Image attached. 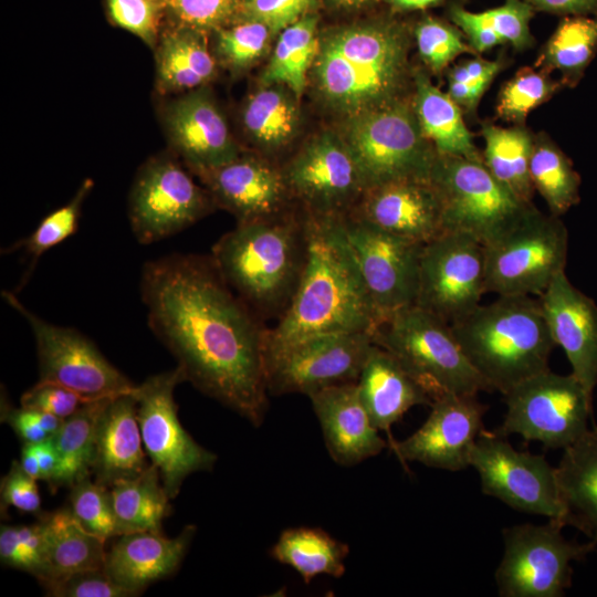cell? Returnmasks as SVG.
I'll use <instances>...</instances> for the list:
<instances>
[{"label": "cell", "mask_w": 597, "mask_h": 597, "mask_svg": "<svg viewBox=\"0 0 597 597\" xmlns=\"http://www.w3.org/2000/svg\"><path fill=\"white\" fill-rule=\"evenodd\" d=\"M23 470L33 479L40 480V467L33 443H23L21 449V461Z\"/></svg>", "instance_id": "6125c7cd"}, {"label": "cell", "mask_w": 597, "mask_h": 597, "mask_svg": "<svg viewBox=\"0 0 597 597\" xmlns=\"http://www.w3.org/2000/svg\"><path fill=\"white\" fill-rule=\"evenodd\" d=\"M503 396L507 410L494 431L500 436L520 434L546 448L565 449L589 429L593 398L573 374L558 375L548 368Z\"/></svg>", "instance_id": "8fae6325"}, {"label": "cell", "mask_w": 597, "mask_h": 597, "mask_svg": "<svg viewBox=\"0 0 597 597\" xmlns=\"http://www.w3.org/2000/svg\"><path fill=\"white\" fill-rule=\"evenodd\" d=\"M505 438L483 430L470 448L469 467L479 473L482 492L517 511L564 523L555 468L542 454L514 449Z\"/></svg>", "instance_id": "5bb4252c"}, {"label": "cell", "mask_w": 597, "mask_h": 597, "mask_svg": "<svg viewBox=\"0 0 597 597\" xmlns=\"http://www.w3.org/2000/svg\"><path fill=\"white\" fill-rule=\"evenodd\" d=\"M349 214L422 244L444 232L441 200L430 180H400L368 189Z\"/></svg>", "instance_id": "7402d4cb"}, {"label": "cell", "mask_w": 597, "mask_h": 597, "mask_svg": "<svg viewBox=\"0 0 597 597\" xmlns=\"http://www.w3.org/2000/svg\"><path fill=\"white\" fill-rule=\"evenodd\" d=\"M565 524H519L502 531L504 552L494 578L501 597H561L572 585L570 563L584 559L597 543L567 541Z\"/></svg>", "instance_id": "30bf717a"}, {"label": "cell", "mask_w": 597, "mask_h": 597, "mask_svg": "<svg viewBox=\"0 0 597 597\" xmlns=\"http://www.w3.org/2000/svg\"><path fill=\"white\" fill-rule=\"evenodd\" d=\"M422 426L389 448L406 465L419 462L429 468L460 471L469 467L470 448L483 429L486 407L476 396L446 394L431 404Z\"/></svg>", "instance_id": "ffe728a7"}, {"label": "cell", "mask_w": 597, "mask_h": 597, "mask_svg": "<svg viewBox=\"0 0 597 597\" xmlns=\"http://www.w3.org/2000/svg\"><path fill=\"white\" fill-rule=\"evenodd\" d=\"M181 25L197 30L220 29L233 15L238 0H165Z\"/></svg>", "instance_id": "681fc988"}, {"label": "cell", "mask_w": 597, "mask_h": 597, "mask_svg": "<svg viewBox=\"0 0 597 597\" xmlns=\"http://www.w3.org/2000/svg\"><path fill=\"white\" fill-rule=\"evenodd\" d=\"M363 402L379 430L388 434V447L395 441L390 427L411 407L431 406L432 399L385 348L375 344L357 379Z\"/></svg>", "instance_id": "83f0119b"}, {"label": "cell", "mask_w": 597, "mask_h": 597, "mask_svg": "<svg viewBox=\"0 0 597 597\" xmlns=\"http://www.w3.org/2000/svg\"><path fill=\"white\" fill-rule=\"evenodd\" d=\"M51 597H130L105 572L87 569L40 583Z\"/></svg>", "instance_id": "7dc6e473"}, {"label": "cell", "mask_w": 597, "mask_h": 597, "mask_svg": "<svg viewBox=\"0 0 597 597\" xmlns=\"http://www.w3.org/2000/svg\"><path fill=\"white\" fill-rule=\"evenodd\" d=\"M33 448L39 461L40 480L50 484L59 465V454L53 437L51 436L41 442L33 443Z\"/></svg>", "instance_id": "94428289"}, {"label": "cell", "mask_w": 597, "mask_h": 597, "mask_svg": "<svg viewBox=\"0 0 597 597\" xmlns=\"http://www.w3.org/2000/svg\"><path fill=\"white\" fill-rule=\"evenodd\" d=\"M305 217L279 214L238 222L212 247L211 259L233 292L262 320L289 306L305 261Z\"/></svg>", "instance_id": "277c9868"}, {"label": "cell", "mask_w": 597, "mask_h": 597, "mask_svg": "<svg viewBox=\"0 0 597 597\" xmlns=\"http://www.w3.org/2000/svg\"><path fill=\"white\" fill-rule=\"evenodd\" d=\"M343 223L379 325L416 304L422 243L389 233L347 214Z\"/></svg>", "instance_id": "ac0fdd59"}, {"label": "cell", "mask_w": 597, "mask_h": 597, "mask_svg": "<svg viewBox=\"0 0 597 597\" xmlns=\"http://www.w3.org/2000/svg\"><path fill=\"white\" fill-rule=\"evenodd\" d=\"M348 554L346 543L322 528L307 526L284 530L270 549L273 559L295 569L305 584L318 575L342 577Z\"/></svg>", "instance_id": "d6a6232c"}, {"label": "cell", "mask_w": 597, "mask_h": 597, "mask_svg": "<svg viewBox=\"0 0 597 597\" xmlns=\"http://www.w3.org/2000/svg\"><path fill=\"white\" fill-rule=\"evenodd\" d=\"M0 559L2 565L29 573V563L21 549L17 526L1 525Z\"/></svg>", "instance_id": "6f0895ef"}, {"label": "cell", "mask_w": 597, "mask_h": 597, "mask_svg": "<svg viewBox=\"0 0 597 597\" xmlns=\"http://www.w3.org/2000/svg\"><path fill=\"white\" fill-rule=\"evenodd\" d=\"M317 18L305 14L281 31L263 74L264 85H284L300 96L306 86L320 46Z\"/></svg>", "instance_id": "8d00e7d4"}, {"label": "cell", "mask_w": 597, "mask_h": 597, "mask_svg": "<svg viewBox=\"0 0 597 597\" xmlns=\"http://www.w3.org/2000/svg\"><path fill=\"white\" fill-rule=\"evenodd\" d=\"M305 261L291 302L266 332V360L308 337L376 332L379 318L343 217L305 216Z\"/></svg>", "instance_id": "7a4b0ae2"}, {"label": "cell", "mask_w": 597, "mask_h": 597, "mask_svg": "<svg viewBox=\"0 0 597 597\" xmlns=\"http://www.w3.org/2000/svg\"><path fill=\"white\" fill-rule=\"evenodd\" d=\"M282 171L290 193L306 205V214L345 217L365 192L349 149L333 134L308 142Z\"/></svg>", "instance_id": "d6986e66"}, {"label": "cell", "mask_w": 597, "mask_h": 597, "mask_svg": "<svg viewBox=\"0 0 597 597\" xmlns=\"http://www.w3.org/2000/svg\"><path fill=\"white\" fill-rule=\"evenodd\" d=\"M429 180L441 200L444 231L468 233L483 245L514 228L534 207L496 180L483 161L438 155Z\"/></svg>", "instance_id": "ba28073f"}, {"label": "cell", "mask_w": 597, "mask_h": 597, "mask_svg": "<svg viewBox=\"0 0 597 597\" xmlns=\"http://www.w3.org/2000/svg\"><path fill=\"white\" fill-rule=\"evenodd\" d=\"M210 199L174 159L160 157L142 167L130 190L128 218L144 245L179 233L205 217Z\"/></svg>", "instance_id": "2e32d148"}, {"label": "cell", "mask_w": 597, "mask_h": 597, "mask_svg": "<svg viewBox=\"0 0 597 597\" xmlns=\"http://www.w3.org/2000/svg\"><path fill=\"white\" fill-rule=\"evenodd\" d=\"M109 398L112 397L85 402L64 419L60 430L52 436L59 454V465L49 484L51 489L71 488L80 480L92 476L97 419Z\"/></svg>", "instance_id": "d590c367"}, {"label": "cell", "mask_w": 597, "mask_h": 597, "mask_svg": "<svg viewBox=\"0 0 597 597\" xmlns=\"http://www.w3.org/2000/svg\"><path fill=\"white\" fill-rule=\"evenodd\" d=\"M555 474L565 525L597 543V426L564 449Z\"/></svg>", "instance_id": "f1b7e54d"}, {"label": "cell", "mask_w": 597, "mask_h": 597, "mask_svg": "<svg viewBox=\"0 0 597 597\" xmlns=\"http://www.w3.org/2000/svg\"><path fill=\"white\" fill-rule=\"evenodd\" d=\"M136 413L133 390L109 398L102 409L92 464L95 482L111 488L118 480L138 475L150 464L142 448Z\"/></svg>", "instance_id": "4316f807"}, {"label": "cell", "mask_w": 597, "mask_h": 597, "mask_svg": "<svg viewBox=\"0 0 597 597\" xmlns=\"http://www.w3.org/2000/svg\"><path fill=\"white\" fill-rule=\"evenodd\" d=\"M200 176L213 199L232 212L238 222L282 214L290 195L283 171L252 156L239 155Z\"/></svg>", "instance_id": "d4e9b609"}, {"label": "cell", "mask_w": 597, "mask_h": 597, "mask_svg": "<svg viewBox=\"0 0 597 597\" xmlns=\"http://www.w3.org/2000/svg\"><path fill=\"white\" fill-rule=\"evenodd\" d=\"M184 381L185 374L176 366L146 378L133 389L146 453L158 468L170 500L178 495L188 475L210 471L218 459L193 440L179 421L174 391Z\"/></svg>", "instance_id": "7c38bea8"}, {"label": "cell", "mask_w": 597, "mask_h": 597, "mask_svg": "<svg viewBox=\"0 0 597 597\" xmlns=\"http://www.w3.org/2000/svg\"><path fill=\"white\" fill-rule=\"evenodd\" d=\"M538 298L555 345L562 347L572 374L593 398L597 385V304L570 283L565 271Z\"/></svg>", "instance_id": "44dd1931"}, {"label": "cell", "mask_w": 597, "mask_h": 597, "mask_svg": "<svg viewBox=\"0 0 597 597\" xmlns=\"http://www.w3.org/2000/svg\"><path fill=\"white\" fill-rule=\"evenodd\" d=\"M374 345L368 332L323 334L303 339L266 360L271 396L303 394L357 381Z\"/></svg>", "instance_id": "e0dca14e"}, {"label": "cell", "mask_w": 597, "mask_h": 597, "mask_svg": "<svg viewBox=\"0 0 597 597\" xmlns=\"http://www.w3.org/2000/svg\"><path fill=\"white\" fill-rule=\"evenodd\" d=\"M331 4L341 9H355L364 6L369 0H327Z\"/></svg>", "instance_id": "e7e4bbea"}, {"label": "cell", "mask_w": 597, "mask_h": 597, "mask_svg": "<svg viewBox=\"0 0 597 597\" xmlns=\"http://www.w3.org/2000/svg\"><path fill=\"white\" fill-rule=\"evenodd\" d=\"M415 36L422 61L434 73L442 72L460 54L475 52L458 29L436 18L422 19Z\"/></svg>", "instance_id": "ee69618b"}, {"label": "cell", "mask_w": 597, "mask_h": 597, "mask_svg": "<svg viewBox=\"0 0 597 597\" xmlns=\"http://www.w3.org/2000/svg\"><path fill=\"white\" fill-rule=\"evenodd\" d=\"M533 8L565 15H597V0H525Z\"/></svg>", "instance_id": "680465c9"}, {"label": "cell", "mask_w": 597, "mask_h": 597, "mask_svg": "<svg viewBox=\"0 0 597 597\" xmlns=\"http://www.w3.org/2000/svg\"><path fill=\"white\" fill-rule=\"evenodd\" d=\"M165 126L172 146L199 175L239 156L226 118L206 90L172 101L165 111Z\"/></svg>", "instance_id": "603a6c76"}, {"label": "cell", "mask_w": 597, "mask_h": 597, "mask_svg": "<svg viewBox=\"0 0 597 597\" xmlns=\"http://www.w3.org/2000/svg\"><path fill=\"white\" fill-rule=\"evenodd\" d=\"M109 489L121 535L161 532L171 507L156 465L150 463L138 475L118 480Z\"/></svg>", "instance_id": "836d02e7"}, {"label": "cell", "mask_w": 597, "mask_h": 597, "mask_svg": "<svg viewBox=\"0 0 597 597\" xmlns=\"http://www.w3.org/2000/svg\"><path fill=\"white\" fill-rule=\"evenodd\" d=\"M374 343L389 352L432 401L446 394L492 391L462 352L451 326L411 305L385 320Z\"/></svg>", "instance_id": "8992f818"}, {"label": "cell", "mask_w": 597, "mask_h": 597, "mask_svg": "<svg viewBox=\"0 0 597 597\" xmlns=\"http://www.w3.org/2000/svg\"><path fill=\"white\" fill-rule=\"evenodd\" d=\"M165 0H107L112 20L153 46L157 39Z\"/></svg>", "instance_id": "bcb514c9"}, {"label": "cell", "mask_w": 597, "mask_h": 597, "mask_svg": "<svg viewBox=\"0 0 597 597\" xmlns=\"http://www.w3.org/2000/svg\"><path fill=\"white\" fill-rule=\"evenodd\" d=\"M92 186V180H85L69 203L48 214L29 237L10 245L6 252L23 249L33 266L44 252L76 232L82 203Z\"/></svg>", "instance_id": "b9f144b4"}, {"label": "cell", "mask_w": 597, "mask_h": 597, "mask_svg": "<svg viewBox=\"0 0 597 597\" xmlns=\"http://www.w3.org/2000/svg\"><path fill=\"white\" fill-rule=\"evenodd\" d=\"M558 86V83L540 72L522 69L502 87L496 113L507 122L522 124L527 114L549 100Z\"/></svg>", "instance_id": "7bdbcfd3"}, {"label": "cell", "mask_w": 597, "mask_h": 597, "mask_svg": "<svg viewBox=\"0 0 597 597\" xmlns=\"http://www.w3.org/2000/svg\"><path fill=\"white\" fill-rule=\"evenodd\" d=\"M449 13L452 22L463 31L475 52H485L503 43L484 11L471 12L454 6Z\"/></svg>", "instance_id": "db71d44e"}, {"label": "cell", "mask_w": 597, "mask_h": 597, "mask_svg": "<svg viewBox=\"0 0 597 597\" xmlns=\"http://www.w3.org/2000/svg\"><path fill=\"white\" fill-rule=\"evenodd\" d=\"M415 85L413 111L423 136L437 154L483 161L463 122L460 106L421 72L416 74Z\"/></svg>", "instance_id": "4dcf8cb0"}, {"label": "cell", "mask_w": 597, "mask_h": 597, "mask_svg": "<svg viewBox=\"0 0 597 597\" xmlns=\"http://www.w3.org/2000/svg\"><path fill=\"white\" fill-rule=\"evenodd\" d=\"M250 137L265 149L285 145L298 124V111L283 85H264L252 94L242 112Z\"/></svg>", "instance_id": "ab89813d"}, {"label": "cell", "mask_w": 597, "mask_h": 597, "mask_svg": "<svg viewBox=\"0 0 597 597\" xmlns=\"http://www.w3.org/2000/svg\"><path fill=\"white\" fill-rule=\"evenodd\" d=\"M87 401L90 399L66 387L40 380L20 398L22 407L49 412L62 419L72 416Z\"/></svg>", "instance_id": "f907efd6"}, {"label": "cell", "mask_w": 597, "mask_h": 597, "mask_svg": "<svg viewBox=\"0 0 597 597\" xmlns=\"http://www.w3.org/2000/svg\"><path fill=\"white\" fill-rule=\"evenodd\" d=\"M0 420L7 423L23 443H38L51 437L39 425L36 411L22 406L13 407L3 389L0 399Z\"/></svg>", "instance_id": "11a10c76"}, {"label": "cell", "mask_w": 597, "mask_h": 597, "mask_svg": "<svg viewBox=\"0 0 597 597\" xmlns=\"http://www.w3.org/2000/svg\"><path fill=\"white\" fill-rule=\"evenodd\" d=\"M530 176L551 214L561 217L579 202L578 172L570 159L546 137L534 138Z\"/></svg>", "instance_id": "f35d334b"}, {"label": "cell", "mask_w": 597, "mask_h": 597, "mask_svg": "<svg viewBox=\"0 0 597 597\" xmlns=\"http://www.w3.org/2000/svg\"><path fill=\"white\" fill-rule=\"evenodd\" d=\"M482 135L485 167L519 199L532 203L530 159L534 138L521 127L503 128L490 123L482 125Z\"/></svg>", "instance_id": "e575fe53"}, {"label": "cell", "mask_w": 597, "mask_h": 597, "mask_svg": "<svg viewBox=\"0 0 597 597\" xmlns=\"http://www.w3.org/2000/svg\"><path fill=\"white\" fill-rule=\"evenodd\" d=\"M218 31L219 56L227 66L235 71L244 70L259 60L272 34L268 25L249 19Z\"/></svg>", "instance_id": "f6af8a7d"}, {"label": "cell", "mask_w": 597, "mask_h": 597, "mask_svg": "<svg viewBox=\"0 0 597 597\" xmlns=\"http://www.w3.org/2000/svg\"><path fill=\"white\" fill-rule=\"evenodd\" d=\"M0 486L1 513L8 506H13L24 513L39 516L43 514L36 480L23 470L19 461H12L8 473L1 479Z\"/></svg>", "instance_id": "816d5d0a"}, {"label": "cell", "mask_w": 597, "mask_h": 597, "mask_svg": "<svg viewBox=\"0 0 597 597\" xmlns=\"http://www.w3.org/2000/svg\"><path fill=\"white\" fill-rule=\"evenodd\" d=\"M450 326L472 367L503 395L548 369L556 346L540 298L531 295H498Z\"/></svg>", "instance_id": "5b68a950"}, {"label": "cell", "mask_w": 597, "mask_h": 597, "mask_svg": "<svg viewBox=\"0 0 597 597\" xmlns=\"http://www.w3.org/2000/svg\"><path fill=\"white\" fill-rule=\"evenodd\" d=\"M239 4L247 2L248 0H238Z\"/></svg>", "instance_id": "03108f58"}, {"label": "cell", "mask_w": 597, "mask_h": 597, "mask_svg": "<svg viewBox=\"0 0 597 597\" xmlns=\"http://www.w3.org/2000/svg\"><path fill=\"white\" fill-rule=\"evenodd\" d=\"M408 35L392 21L345 25L320 36L314 84L335 109L349 116L391 103L407 72Z\"/></svg>", "instance_id": "3957f363"}, {"label": "cell", "mask_w": 597, "mask_h": 597, "mask_svg": "<svg viewBox=\"0 0 597 597\" xmlns=\"http://www.w3.org/2000/svg\"><path fill=\"white\" fill-rule=\"evenodd\" d=\"M597 51V15H566L542 50L537 64L558 70L575 85Z\"/></svg>", "instance_id": "74e56055"}, {"label": "cell", "mask_w": 597, "mask_h": 597, "mask_svg": "<svg viewBox=\"0 0 597 597\" xmlns=\"http://www.w3.org/2000/svg\"><path fill=\"white\" fill-rule=\"evenodd\" d=\"M446 0H386L396 10H422L437 6Z\"/></svg>", "instance_id": "be15d7a7"}, {"label": "cell", "mask_w": 597, "mask_h": 597, "mask_svg": "<svg viewBox=\"0 0 597 597\" xmlns=\"http://www.w3.org/2000/svg\"><path fill=\"white\" fill-rule=\"evenodd\" d=\"M343 140L365 191L394 181L429 180L438 156L415 111L397 101L349 116Z\"/></svg>", "instance_id": "52a82bcc"}, {"label": "cell", "mask_w": 597, "mask_h": 597, "mask_svg": "<svg viewBox=\"0 0 597 597\" xmlns=\"http://www.w3.org/2000/svg\"><path fill=\"white\" fill-rule=\"evenodd\" d=\"M2 298L29 324L36 346L39 380L66 387L92 400L129 392L136 386L83 333L44 321L13 292Z\"/></svg>", "instance_id": "4fadbf2b"}, {"label": "cell", "mask_w": 597, "mask_h": 597, "mask_svg": "<svg viewBox=\"0 0 597 597\" xmlns=\"http://www.w3.org/2000/svg\"><path fill=\"white\" fill-rule=\"evenodd\" d=\"M485 287L484 245L468 233L444 231L422 247L417 306L449 325L474 311Z\"/></svg>", "instance_id": "9a60e30c"}, {"label": "cell", "mask_w": 597, "mask_h": 597, "mask_svg": "<svg viewBox=\"0 0 597 597\" xmlns=\"http://www.w3.org/2000/svg\"><path fill=\"white\" fill-rule=\"evenodd\" d=\"M314 0H248L241 3L249 20L268 25L272 33L284 30L305 15Z\"/></svg>", "instance_id": "f5cc1de1"}, {"label": "cell", "mask_w": 597, "mask_h": 597, "mask_svg": "<svg viewBox=\"0 0 597 597\" xmlns=\"http://www.w3.org/2000/svg\"><path fill=\"white\" fill-rule=\"evenodd\" d=\"M568 231L559 217L535 207L484 245L486 293L540 296L565 271Z\"/></svg>", "instance_id": "9c48e42d"}, {"label": "cell", "mask_w": 597, "mask_h": 597, "mask_svg": "<svg viewBox=\"0 0 597 597\" xmlns=\"http://www.w3.org/2000/svg\"><path fill=\"white\" fill-rule=\"evenodd\" d=\"M70 489L69 510L87 532L105 541L121 535L109 488L86 476Z\"/></svg>", "instance_id": "60d3db41"}, {"label": "cell", "mask_w": 597, "mask_h": 597, "mask_svg": "<svg viewBox=\"0 0 597 597\" xmlns=\"http://www.w3.org/2000/svg\"><path fill=\"white\" fill-rule=\"evenodd\" d=\"M139 292L149 328L186 381L260 427L270 396L268 327L227 284L210 254L147 261Z\"/></svg>", "instance_id": "6da1fadb"}, {"label": "cell", "mask_w": 597, "mask_h": 597, "mask_svg": "<svg viewBox=\"0 0 597 597\" xmlns=\"http://www.w3.org/2000/svg\"><path fill=\"white\" fill-rule=\"evenodd\" d=\"M489 85L481 83H463L448 81V95L461 107L475 109L481 96Z\"/></svg>", "instance_id": "91938a15"}, {"label": "cell", "mask_w": 597, "mask_h": 597, "mask_svg": "<svg viewBox=\"0 0 597 597\" xmlns=\"http://www.w3.org/2000/svg\"><path fill=\"white\" fill-rule=\"evenodd\" d=\"M196 531L195 525H186L174 538L161 532L117 536L106 552L104 569L118 586L137 596L148 585L177 572Z\"/></svg>", "instance_id": "484cf974"}, {"label": "cell", "mask_w": 597, "mask_h": 597, "mask_svg": "<svg viewBox=\"0 0 597 597\" xmlns=\"http://www.w3.org/2000/svg\"><path fill=\"white\" fill-rule=\"evenodd\" d=\"M216 61L202 30L180 25L167 32L156 53V84L163 94L192 91L209 82Z\"/></svg>", "instance_id": "1f68e13d"}, {"label": "cell", "mask_w": 597, "mask_h": 597, "mask_svg": "<svg viewBox=\"0 0 597 597\" xmlns=\"http://www.w3.org/2000/svg\"><path fill=\"white\" fill-rule=\"evenodd\" d=\"M44 535V576H66L105 566V540L87 532L69 509L39 516Z\"/></svg>", "instance_id": "f546056e"}, {"label": "cell", "mask_w": 597, "mask_h": 597, "mask_svg": "<svg viewBox=\"0 0 597 597\" xmlns=\"http://www.w3.org/2000/svg\"><path fill=\"white\" fill-rule=\"evenodd\" d=\"M484 12L503 43H510L516 50L533 43L530 31L533 7L525 0H505L502 6Z\"/></svg>", "instance_id": "c3c4849f"}, {"label": "cell", "mask_w": 597, "mask_h": 597, "mask_svg": "<svg viewBox=\"0 0 597 597\" xmlns=\"http://www.w3.org/2000/svg\"><path fill=\"white\" fill-rule=\"evenodd\" d=\"M331 458L353 467L379 454L388 441L363 402L357 381L325 387L308 396Z\"/></svg>", "instance_id": "cb8c5ba5"}, {"label": "cell", "mask_w": 597, "mask_h": 597, "mask_svg": "<svg viewBox=\"0 0 597 597\" xmlns=\"http://www.w3.org/2000/svg\"><path fill=\"white\" fill-rule=\"evenodd\" d=\"M502 66L503 63L500 60L470 59L453 66L448 73V81L481 83L490 86Z\"/></svg>", "instance_id": "9f6ffc18"}]
</instances>
